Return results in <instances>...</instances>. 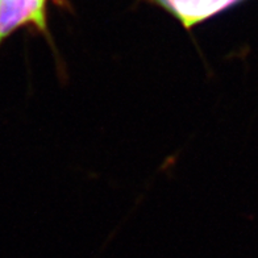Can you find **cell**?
<instances>
[{
	"instance_id": "7a4b0ae2",
	"label": "cell",
	"mask_w": 258,
	"mask_h": 258,
	"mask_svg": "<svg viewBox=\"0 0 258 258\" xmlns=\"http://www.w3.org/2000/svg\"><path fill=\"white\" fill-rule=\"evenodd\" d=\"M170 12L184 28H192L241 0H152Z\"/></svg>"
},
{
	"instance_id": "6da1fadb",
	"label": "cell",
	"mask_w": 258,
	"mask_h": 258,
	"mask_svg": "<svg viewBox=\"0 0 258 258\" xmlns=\"http://www.w3.org/2000/svg\"><path fill=\"white\" fill-rule=\"evenodd\" d=\"M46 0H0V45L19 28L33 25L46 29Z\"/></svg>"
}]
</instances>
